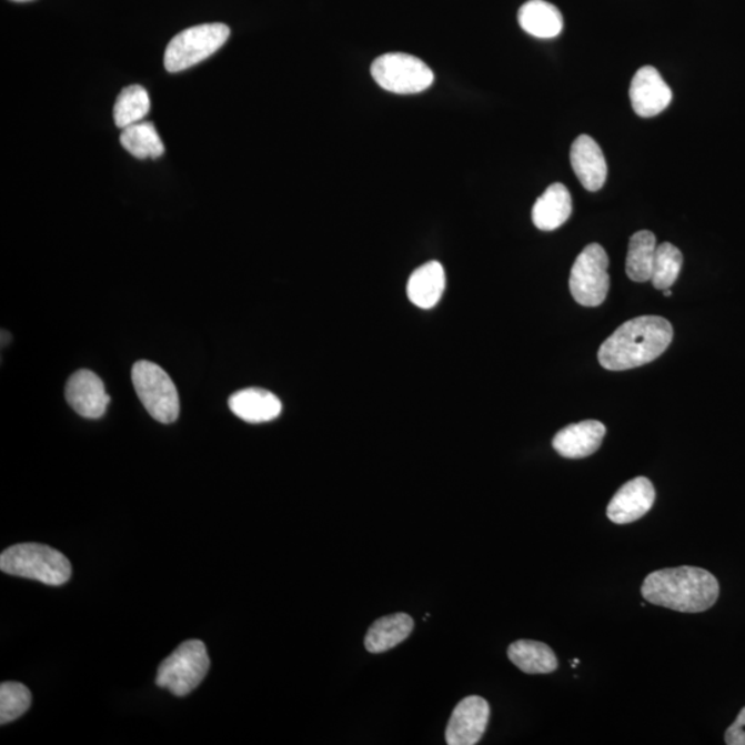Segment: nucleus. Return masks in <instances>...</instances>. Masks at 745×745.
Instances as JSON below:
<instances>
[{"mask_svg":"<svg viewBox=\"0 0 745 745\" xmlns=\"http://www.w3.org/2000/svg\"><path fill=\"white\" fill-rule=\"evenodd\" d=\"M608 258L598 243H591L578 254L571 272V292L580 305L598 306L608 292Z\"/></svg>","mask_w":745,"mask_h":745,"instance_id":"obj_8","label":"nucleus"},{"mask_svg":"<svg viewBox=\"0 0 745 745\" xmlns=\"http://www.w3.org/2000/svg\"><path fill=\"white\" fill-rule=\"evenodd\" d=\"M606 435V426L596 420L567 425L555 435L553 446L562 457L584 459L600 451Z\"/></svg>","mask_w":745,"mask_h":745,"instance_id":"obj_13","label":"nucleus"},{"mask_svg":"<svg viewBox=\"0 0 745 745\" xmlns=\"http://www.w3.org/2000/svg\"><path fill=\"white\" fill-rule=\"evenodd\" d=\"M413 627V618L405 613L381 617L368 631L366 650L372 653L390 651L402 644L412 634Z\"/></svg>","mask_w":745,"mask_h":745,"instance_id":"obj_19","label":"nucleus"},{"mask_svg":"<svg viewBox=\"0 0 745 745\" xmlns=\"http://www.w3.org/2000/svg\"><path fill=\"white\" fill-rule=\"evenodd\" d=\"M522 30L540 39H553L563 30V17L553 3L528 0L517 13Z\"/></svg>","mask_w":745,"mask_h":745,"instance_id":"obj_18","label":"nucleus"},{"mask_svg":"<svg viewBox=\"0 0 745 745\" xmlns=\"http://www.w3.org/2000/svg\"><path fill=\"white\" fill-rule=\"evenodd\" d=\"M231 412L250 424L269 423L281 416L282 402L270 391L248 389L230 397Z\"/></svg>","mask_w":745,"mask_h":745,"instance_id":"obj_15","label":"nucleus"},{"mask_svg":"<svg viewBox=\"0 0 745 745\" xmlns=\"http://www.w3.org/2000/svg\"><path fill=\"white\" fill-rule=\"evenodd\" d=\"M684 255L673 243L658 244L654 254L652 283L658 290L671 289L681 274Z\"/></svg>","mask_w":745,"mask_h":745,"instance_id":"obj_24","label":"nucleus"},{"mask_svg":"<svg viewBox=\"0 0 745 745\" xmlns=\"http://www.w3.org/2000/svg\"><path fill=\"white\" fill-rule=\"evenodd\" d=\"M630 100L636 115H658L673 101V90L665 83L656 68L646 66L636 71L630 88Z\"/></svg>","mask_w":745,"mask_h":745,"instance_id":"obj_10","label":"nucleus"},{"mask_svg":"<svg viewBox=\"0 0 745 745\" xmlns=\"http://www.w3.org/2000/svg\"><path fill=\"white\" fill-rule=\"evenodd\" d=\"M66 396L73 411L84 419H101L111 401L102 380L90 371H78L71 375Z\"/></svg>","mask_w":745,"mask_h":745,"instance_id":"obj_12","label":"nucleus"},{"mask_svg":"<svg viewBox=\"0 0 745 745\" xmlns=\"http://www.w3.org/2000/svg\"><path fill=\"white\" fill-rule=\"evenodd\" d=\"M230 36V27L220 22L188 28L168 44L164 68L172 73L183 72L223 48Z\"/></svg>","mask_w":745,"mask_h":745,"instance_id":"obj_5","label":"nucleus"},{"mask_svg":"<svg viewBox=\"0 0 745 745\" xmlns=\"http://www.w3.org/2000/svg\"><path fill=\"white\" fill-rule=\"evenodd\" d=\"M509 657L526 674H551L558 668V658L543 642L521 640L509 647Z\"/></svg>","mask_w":745,"mask_h":745,"instance_id":"obj_20","label":"nucleus"},{"mask_svg":"<svg viewBox=\"0 0 745 745\" xmlns=\"http://www.w3.org/2000/svg\"><path fill=\"white\" fill-rule=\"evenodd\" d=\"M372 77L380 88L396 94L424 92L435 79L424 61L405 53H389L375 59Z\"/></svg>","mask_w":745,"mask_h":745,"instance_id":"obj_7","label":"nucleus"},{"mask_svg":"<svg viewBox=\"0 0 745 745\" xmlns=\"http://www.w3.org/2000/svg\"><path fill=\"white\" fill-rule=\"evenodd\" d=\"M673 338V326L664 318H634L605 340L598 360L607 371H630L657 360L668 349Z\"/></svg>","mask_w":745,"mask_h":745,"instance_id":"obj_1","label":"nucleus"},{"mask_svg":"<svg viewBox=\"0 0 745 745\" xmlns=\"http://www.w3.org/2000/svg\"><path fill=\"white\" fill-rule=\"evenodd\" d=\"M121 144L129 153L139 159H158L164 153L161 135L158 134L155 124L140 122L123 129Z\"/></svg>","mask_w":745,"mask_h":745,"instance_id":"obj_22","label":"nucleus"},{"mask_svg":"<svg viewBox=\"0 0 745 745\" xmlns=\"http://www.w3.org/2000/svg\"><path fill=\"white\" fill-rule=\"evenodd\" d=\"M209 668L210 658L203 642L187 641L159 665L157 685L183 697L202 684Z\"/></svg>","mask_w":745,"mask_h":745,"instance_id":"obj_4","label":"nucleus"},{"mask_svg":"<svg viewBox=\"0 0 745 745\" xmlns=\"http://www.w3.org/2000/svg\"><path fill=\"white\" fill-rule=\"evenodd\" d=\"M491 707L485 698L469 696L454 708L446 729L449 745H474L485 735Z\"/></svg>","mask_w":745,"mask_h":745,"instance_id":"obj_9","label":"nucleus"},{"mask_svg":"<svg viewBox=\"0 0 745 745\" xmlns=\"http://www.w3.org/2000/svg\"><path fill=\"white\" fill-rule=\"evenodd\" d=\"M656 236L651 231H640L630 239L625 272L631 281L644 283L652 280Z\"/></svg>","mask_w":745,"mask_h":745,"instance_id":"obj_21","label":"nucleus"},{"mask_svg":"<svg viewBox=\"0 0 745 745\" xmlns=\"http://www.w3.org/2000/svg\"><path fill=\"white\" fill-rule=\"evenodd\" d=\"M151 111L150 94L140 84L124 88L113 107V121L118 128L127 129L142 122Z\"/></svg>","mask_w":745,"mask_h":745,"instance_id":"obj_23","label":"nucleus"},{"mask_svg":"<svg viewBox=\"0 0 745 745\" xmlns=\"http://www.w3.org/2000/svg\"><path fill=\"white\" fill-rule=\"evenodd\" d=\"M2 572L48 585H62L71 578L72 566L64 554L49 545L17 544L0 555Z\"/></svg>","mask_w":745,"mask_h":745,"instance_id":"obj_3","label":"nucleus"},{"mask_svg":"<svg viewBox=\"0 0 745 745\" xmlns=\"http://www.w3.org/2000/svg\"><path fill=\"white\" fill-rule=\"evenodd\" d=\"M725 743L727 745H745V707L737 715L735 724L727 727Z\"/></svg>","mask_w":745,"mask_h":745,"instance_id":"obj_26","label":"nucleus"},{"mask_svg":"<svg viewBox=\"0 0 745 745\" xmlns=\"http://www.w3.org/2000/svg\"><path fill=\"white\" fill-rule=\"evenodd\" d=\"M571 163L580 183L590 192L600 191L607 179V163L598 142L590 135H580L573 142Z\"/></svg>","mask_w":745,"mask_h":745,"instance_id":"obj_14","label":"nucleus"},{"mask_svg":"<svg viewBox=\"0 0 745 745\" xmlns=\"http://www.w3.org/2000/svg\"><path fill=\"white\" fill-rule=\"evenodd\" d=\"M641 593L652 605L682 613H702L718 601L719 583L713 573L704 568H663L645 578Z\"/></svg>","mask_w":745,"mask_h":745,"instance_id":"obj_2","label":"nucleus"},{"mask_svg":"<svg viewBox=\"0 0 745 745\" xmlns=\"http://www.w3.org/2000/svg\"><path fill=\"white\" fill-rule=\"evenodd\" d=\"M573 212L571 192L561 183L550 185L534 203L533 224L542 231H555L566 223Z\"/></svg>","mask_w":745,"mask_h":745,"instance_id":"obj_17","label":"nucleus"},{"mask_svg":"<svg viewBox=\"0 0 745 745\" xmlns=\"http://www.w3.org/2000/svg\"><path fill=\"white\" fill-rule=\"evenodd\" d=\"M13 2H20V3H22V2H31V0H13Z\"/></svg>","mask_w":745,"mask_h":745,"instance_id":"obj_28","label":"nucleus"},{"mask_svg":"<svg viewBox=\"0 0 745 745\" xmlns=\"http://www.w3.org/2000/svg\"><path fill=\"white\" fill-rule=\"evenodd\" d=\"M656 500V491L647 477L640 476L625 483L614 494L612 502L607 505V517L617 525H625L641 520L650 513Z\"/></svg>","mask_w":745,"mask_h":745,"instance_id":"obj_11","label":"nucleus"},{"mask_svg":"<svg viewBox=\"0 0 745 745\" xmlns=\"http://www.w3.org/2000/svg\"><path fill=\"white\" fill-rule=\"evenodd\" d=\"M664 294L667 295V298H670V295H673V292H671V289H665Z\"/></svg>","mask_w":745,"mask_h":745,"instance_id":"obj_27","label":"nucleus"},{"mask_svg":"<svg viewBox=\"0 0 745 745\" xmlns=\"http://www.w3.org/2000/svg\"><path fill=\"white\" fill-rule=\"evenodd\" d=\"M132 380L139 400L153 419L162 424H172L179 419L178 389L161 366L140 361L133 366Z\"/></svg>","mask_w":745,"mask_h":745,"instance_id":"obj_6","label":"nucleus"},{"mask_svg":"<svg viewBox=\"0 0 745 745\" xmlns=\"http://www.w3.org/2000/svg\"><path fill=\"white\" fill-rule=\"evenodd\" d=\"M446 289V274L441 263L430 261L413 272L407 282V298L421 310H431L440 303Z\"/></svg>","mask_w":745,"mask_h":745,"instance_id":"obj_16","label":"nucleus"},{"mask_svg":"<svg viewBox=\"0 0 745 745\" xmlns=\"http://www.w3.org/2000/svg\"><path fill=\"white\" fill-rule=\"evenodd\" d=\"M31 707V692L19 682H4L0 686V724H10Z\"/></svg>","mask_w":745,"mask_h":745,"instance_id":"obj_25","label":"nucleus"}]
</instances>
